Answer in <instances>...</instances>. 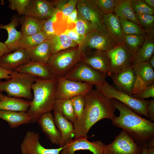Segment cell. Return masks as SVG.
Instances as JSON below:
<instances>
[{
    "label": "cell",
    "mask_w": 154,
    "mask_h": 154,
    "mask_svg": "<svg viewBox=\"0 0 154 154\" xmlns=\"http://www.w3.org/2000/svg\"><path fill=\"white\" fill-rule=\"evenodd\" d=\"M118 17L123 33L127 34L139 35L145 37V30L141 26L122 17Z\"/></svg>",
    "instance_id": "8d00e7d4"
},
{
    "label": "cell",
    "mask_w": 154,
    "mask_h": 154,
    "mask_svg": "<svg viewBox=\"0 0 154 154\" xmlns=\"http://www.w3.org/2000/svg\"><path fill=\"white\" fill-rule=\"evenodd\" d=\"M31 75L13 71L11 78L5 81H0V92H5L8 96L33 100L32 87L36 78Z\"/></svg>",
    "instance_id": "277c9868"
},
{
    "label": "cell",
    "mask_w": 154,
    "mask_h": 154,
    "mask_svg": "<svg viewBox=\"0 0 154 154\" xmlns=\"http://www.w3.org/2000/svg\"><path fill=\"white\" fill-rule=\"evenodd\" d=\"M5 95L0 92V100H1L3 97Z\"/></svg>",
    "instance_id": "11a10c76"
},
{
    "label": "cell",
    "mask_w": 154,
    "mask_h": 154,
    "mask_svg": "<svg viewBox=\"0 0 154 154\" xmlns=\"http://www.w3.org/2000/svg\"><path fill=\"white\" fill-rule=\"evenodd\" d=\"M69 140L60 154H74L80 150H88L93 154H102L105 144L100 140L90 142L87 137H79Z\"/></svg>",
    "instance_id": "4fadbf2b"
},
{
    "label": "cell",
    "mask_w": 154,
    "mask_h": 154,
    "mask_svg": "<svg viewBox=\"0 0 154 154\" xmlns=\"http://www.w3.org/2000/svg\"><path fill=\"white\" fill-rule=\"evenodd\" d=\"M85 104L80 117L73 123L74 137H87L92 127L104 119H112L116 116L115 107L111 99L102 94L96 89L85 95Z\"/></svg>",
    "instance_id": "6da1fadb"
},
{
    "label": "cell",
    "mask_w": 154,
    "mask_h": 154,
    "mask_svg": "<svg viewBox=\"0 0 154 154\" xmlns=\"http://www.w3.org/2000/svg\"><path fill=\"white\" fill-rule=\"evenodd\" d=\"M149 64L153 68H154V54L151 57L148 61Z\"/></svg>",
    "instance_id": "db71d44e"
},
{
    "label": "cell",
    "mask_w": 154,
    "mask_h": 154,
    "mask_svg": "<svg viewBox=\"0 0 154 154\" xmlns=\"http://www.w3.org/2000/svg\"><path fill=\"white\" fill-rule=\"evenodd\" d=\"M37 122L43 132L51 142L53 144L58 145L60 139V134L51 112L43 114L38 119Z\"/></svg>",
    "instance_id": "44dd1931"
},
{
    "label": "cell",
    "mask_w": 154,
    "mask_h": 154,
    "mask_svg": "<svg viewBox=\"0 0 154 154\" xmlns=\"http://www.w3.org/2000/svg\"><path fill=\"white\" fill-rule=\"evenodd\" d=\"M47 39V37L42 31L30 36L22 37L20 42V48L25 50L30 48Z\"/></svg>",
    "instance_id": "e575fe53"
},
{
    "label": "cell",
    "mask_w": 154,
    "mask_h": 154,
    "mask_svg": "<svg viewBox=\"0 0 154 154\" xmlns=\"http://www.w3.org/2000/svg\"><path fill=\"white\" fill-rule=\"evenodd\" d=\"M103 23L107 33L117 44L123 42V32L118 17L114 13L104 15Z\"/></svg>",
    "instance_id": "cb8c5ba5"
},
{
    "label": "cell",
    "mask_w": 154,
    "mask_h": 154,
    "mask_svg": "<svg viewBox=\"0 0 154 154\" xmlns=\"http://www.w3.org/2000/svg\"><path fill=\"white\" fill-rule=\"evenodd\" d=\"M31 101L4 96L0 100V110L26 112Z\"/></svg>",
    "instance_id": "83f0119b"
},
{
    "label": "cell",
    "mask_w": 154,
    "mask_h": 154,
    "mask_svg": "<svg viewBox=\"0 0 154 154\" xmlns=\"http://www.w3.org/2000/svg\"><path fill=\"white\" fill-rule=\"evenodd\" d=\"M82 52L78 46L52 54L46 64L53 77H63L81 61Z\"/></svg>",
    "instance_id": "5b68a950"
},
{
    "label": "cell",
    "mask_w": 154,
    "mask_h": 154,
    "mask_svg": "<svg viewBox=\"0 0 154 154\" xmlns=\"http://www.w3.org/2000/svg\"><path fill=\"white\" fill-rule=\"evenodd\" d=\"M15 71L43 79H48L53 77L46 64L32 60Z\"/></svg>",
    "instance_id": "603a6c76"
},
{
    "label": "cell",
    "mask_w": 154,
    "mask_h": 154,
    "mask_svg": "<svg viewBox=\"0 0 154 154\" xmlns=\"http://www.w3.org/2000/svg\"><path fill=\"white\" fill-rule=\"evenodd\" d=\"M132 67L136 77L133 94L153 83V68L148 61L134 63Z\"/></svg>",
    "instance_id": "e0dca14e"
},
{
    "label": "cell",
    "mask_w": 154,
    "mask_h": 154,
    "mask_svg": "<svg viewBox=\"0 0 154 154\" xmlns=\"http://www.w3.org/2000/svg\"><path fill=\"white\" fill-rule=\"evenodd\" d=\"M139 24L144 29L154 28V15L135 13Z\"/></svg>",
    "instance_id": "b9f144b4"
},
{
    "label": "cell",
    "mask_w": 154,
    "mask_h": 154,
    "mask_svg": "<svg viewBox=\"0 0 154 154\" xmlns=\"http://www.w3.org/2000/svg\"><path fill=\"white\" fill-rule=\"evenodd\" d=\"M52 110L58 111L73 124L77 120L71 99H55Z\"/></svg>",
    "instance_id": "4dcf8cb0"
},
{
    "label": "cell",
    "mask_w": 154,
    "mask_h": 154,
    "mask_svg": "<svg viewBox=\"0 0 154 154\" xmlns=\"http://www.w3.org/2000/svg\"><path fill=\"white\" fill-rule=\"evenodd\" d=\"M131 1L120 0L113 12L118 17H122L140 25L131 7Z\"/></svg>",
    "instance_id": "1f68e13d"
},
{
    "label": "cell",
    "mask_w": 154,
    "mask_h": 154,
    "mask_svg": "<svg viewBox=\"0 0 154 154\" xmlns=\"http://www.w3.org/2000/svg\"><path fill=\"white\" fill-rule=\"evenodd\" d=\"M142 151L141 154H147V143L143 144L142 146Z\"/></svg>",
    "instance_id": "f5cc1de1"
},
{
    "label": "cell",
    "mask_w": 154,
    "mask_h": 154,
    "mask_svg": "<svg viewBox=\"0 0 154 154\" xmlns=\"http://www.w3.org/2000/svg\"><path fill=\"white\" fill-rule=\"evenodd\" d=\"M117 45L108 34L96 31L87 35L78 47L82 52L90 49L107 52Z\"/></svg>",
    "instance_id": "7c38bea8"
},
{
    "label": "cell",
    "mask_w": 154,
    "mask_h": 154,
    "mask_svg": "<svg viewBox=\"0 0 154 154\" xmlns=\"http://www.w3.org/2000/svg\"><path fill=\"white\" fill-rule=\"evenodd\" d=\"M57 78L55 99H71L75 96L86 95L93 90V85L86 83L67 79Z\"/></svg>",
    "instance_id": "ba28073f"
},
{
    "label": "cell",
    "mask_w": 154,
    "mask_h": 154,
    "mask_svg": "<svg viewBox=\"0 0 154 154\" xmlns=\"http://www.w3.org/2000/svg\"><path fill=\"white\" fill-rule=\"evenodd\" d=\"M104 15L113 13L120 0H92Z\"/></svg>",
    "instance_id": "74e56055"
},
{
    "label": "cell",
    "mask_w": 154,
    "mask_h": 154,
    "mask_svg": "<svg viewBox=\"0 0 154 154\" xmlns=\"http://www.w3.org/2000/svg\"><path fill=\"white\" fill-rule=\"evenodd\" d=\"M142 151V146L122 130L112 143L105 145L102 154H141Z\"/></svg>",
    "instance_id": "9c48e42d"
},
{
    "label": "cell",
    "mask_w": 154,
    "mask_h": 154,
    "mask_svg": "<svg viewBox=\"0 0 154 154\" xmlns=\"http://www.w3.org/2000/svg\"><path fill=\"white\" fill-rule=\"evenodd\" d=\"M9 50L4 43L0 41V57L6 54L9 53Z\"/></svg>",
    "instance_id": "681fc988"
},
{
    "label": "cell",
    "mask_w": 154,
    "mask_h": 154,
    "mask_svg": "<svg viewBox=\"0 0 154 154\" xmlns=\"http://www.w3.org/2000/svg\"><path fill=\"white\" fill-rule=\"evenodd\" d=\"M64 33L66 34L74 42L80 46L83 41L84 38L80 36L75 28L67 29Z\"/></svg>",
    "instance_id": "f6af8a7d"
},
{
    "label": "cell",
    "mask_w": 154,
    "mask_h": 154,
    "mask_svg": "<svg viewBox=\"0 0 154 154\" xmlns=\"http://www.w3.org/2000/svg\"><path fill=\"white\" fill-rule=\"evenodd\" d=\"M131 5L135 13L153 15L154 9L146 5L142 0H132Z\"/></svg>",
    "instance_id": "f35d334b"
},
{
    "label": "cell",
    "mask_w": 154,
    "mask_h": 154,
    "mask_svg": "<svg viewBox=\"0 0 154 154\" xmlns=\"http://www.w3.org/2000/svg\"><path fill=\"white\" fill-rule=\"evenodd\" d=\"M76 8L78 13L94 25L98 31L107 34L103 23L104 15L92 0H78Z\"/></svg>",
    "instance_id": "8fae6325"
},
{
    "label": "cell",
    "mask_w": 154,
    "mask_h": 154,
    "mask_svg": "<svg viewBox=\"0 0 154 154\" xmlns=\"http://www.w3.org/2000/svg\"><path fill=\"white\" fill-rule=\"evenodd\" d=\"M74 28L77 32L84 38L88 34L97 31L96 27L94 25L83 18L78 13L75 23Z\"/></svg>",
    "instance_id": "d590c367"
},
{
    "label": "cell",
    "mask_w": 154,
    "mask_h": 154,
    "mask_svg": "<svg viewBox=\"0 0 154 154\" xmlns=\"http://www.w3.org/2000/svg\"><path fill=\"white\" fill-rule=\"evenodd\" d=\"M29 0H9V8L16 11L20 15H24Z\"/></svg>",
    "instance_id": "7bdbcfd3"
},
{
    "label": "cell",
    "mask_w": 154,
    "mask_h": 154,
    "mask_svg": "<svg viewBox=\"0 0 154 154\" xmlns=\"http://www.w3.org/2000/svg\"><path fill=\"white\" fill-rule=\"evenodd\" d=\"M58 12L59 11L57 10L53 15L44 21L42 31L48 38L56 35L54 26Z\"/></svg>",
    "instance_id": "60d3db41"
},
{
    "label": "cell",
    "mask_w": 154,
    "mask_h": 154,
    "mask_svg": "<svg viewBox=\"0 0 154 154\" xmlns=\"http://www.w3.org/2000/svg\"><path fill=\"white\" fill-rule=\"evenodd\" d=\"M142 1L149 7L151 8L154 9V0H142Z\"/></svg>",
    "instance_id": "f907efd6"
},
{
    "label": "cell",
    "mask_w": 154,
    "mask_h": 154,
    "mask_svg": "<svg viewBox=\"0 0 154 154\" xmlns=\"http://www.w3.org/2000/svg\"><path fill=\"white\" fill-rule=\"evenodd\" d=\"M57 78H37L32 89L33 95L30 106L26 112L31 123L37 122L43 114L53 110L55 100Z\"/></svg>",
    "instance_id": "3957f363"
},
{
    "label": "cell",
    "mask_w": 154,
    "mask_h": 154,
    "mask_svg": "<svg viewBox=\"0 0 154 154\" xmlns=\"http://www.w3.org/2000/svg\"><path fill=\"white\" fill-rule=\"evenodd\" d=\"M57 10L62 13L63 19L66 21L68 16L76 8L78 0L50 1Z\"/></svg>",
    "instance_id": "836d02e7"
},
{
    "label": "cell",
    "mask_w": 154,
    "mask_h": 154,
    "mask_svg": "<svg viewBox=\"0 0 154 154\" xmlns=\"http://www.w3.org/2000/svg\"><path fill=\"white\" fill-rule=\"evenodd\" d=\"M31 60L26 50L20 48L0 57V67L12 71Z\"/></svg>",
    "instance_id": "d6986e66"
},
{
    "label": "cell",
    "mask_w": 154,
    "mask_h": 154,
    "mask_svg": "<svg viewBox=\"0 0 154 154\" xmlns=\"http://www.w3.org/2000/svg\"><path fill=\"white\" fill-rule=\"evenodd\" d=\"M107 74L112 78L119 90L132 96L136 77L132 66L123 68Z\"/></svg>",
    "instance_id": "9a60e30c"
},
{
    "label": "cell",
    "mask_w": 154,
    "mask_h": 154,
    "mask_svg": "<svg viewBox=\"0 0 154 154\" xmlns=\"http://www.w3.org/2000/svg\"><path fill=\"white\" fill-rule=\"evenodd\" d=\"M63 77L94 86L100 84L106 80L105 74L92 68L81 60Z\"/></svg>",
    "instance_id": "52a82bcc"
},
{
    "label": "cell",
    "mask_w": 154,
    "mask_h": 154,
    "mask_svg": "<svg viewBox=\"0 0 154 154\" xmlns=\"http://www.w3.org/2000/svg\"><path fill=\"white\" fill-rule=\"evenodd\" d=\"M50 45L52 54L78 45L66 34L55 35L48 38Z\"/></svg>",
    "instance_id": "f546056e"
},
{
    "label": "cell",
    "mask_w": 154,
    "mask_h": 154,
    "mask_svg": "<svg viewBox=\"0 0 154 154\" xmlns=\"http://www.w3.org/2000/svg\"><path fill=\"white\" fill-rule=\"evenodd\" d=\"M0 118L7 121L12 129L31 123L30 118L25 112L0 110Z\"/></svg>",
    "instance_id": "484cf974"
},
{
    "label": "cell",
    "mask_w": 154,
    "mask_h": 154,
    "mask_svg": "<svg viewBox=\"0 0 154 154\" xmlns=\"http://www.w3.org/2000/svg\"><path fill=\"white\" fill-rule=\"evenodd\" d=\"M39 140L38 133L27 131L21 144L22 154H60L63 147L46 148L41 144Z\"/></svg>",
    "instance_id": "5bb4252c"
},
{
    "label": "cell",
    "mask_w": 154,
    "mask_h": 154,
    "mask_svg": "<svg viewBox=\"0 0 154 154\" xmlns=\"http://www.w3.org/2000/svg\"><path fill=\"white\" fill-rule=\"evenodd\" d=\"M96 89L106 97L116 100L138 114L148 117L147 108L149 100H140L114 88L106 80L102 84L95 86Z\"/></svg>",
    "instance_id": "8992f818"
},
{
    "label": "cell",
    "mask_w": 154,
    "mask_h": 154,
    "mask_svg": "<svg viewBox=\"0 0 154 154\" xmlns=\"http://www.w3.org/2000/svg\"><path fill=\"white\" fill-rule=\"evenodd\" d=\"M19 21L18 18L15 17L11 19L10 23L7 25L0 24V29H5L7 32V38L4 43L10 52L20 48V42L22 34L21 31H18L16 29Z\"/></svg>",
    "instance_id": "7402d4cb"
},
{
    "label": "cell",
    "mask_w": 154,
    "mask_h": 154,
    "mask_svg": "<svg viewBox=\"0 0 154 154\" xmlns=\"http://www.w3.org/2000/svg\"><path fill=\"white\" fill-rule=\"evenodd\" d=\"M31 60L46 64L52 55L49 40L45 41L33 48L25 50Z\"/></svg>",
    "instance_id": "4316f807"
},
{
    "label": "cell",
    "mask_w": 154,
    "mask_h": 154,
    "mask_svg": "<svg viewBox=\"0 0 154 154\" xmlns=\"http://www.w3.org/2000/svg\"><path fill=\"white\" fill-rule=\"evenodd\" d=\"M81 60L105 74L109 69L110 61L106 51L94 49L85 50L82 52Z\"/></svg>",
    "instance_id": "2e32d148"
},
{
    "label": "cell",
    "mask_w": 154,
    "mask_h": 154,
    "mask_svg": "<svg viewBox=\"0 0 154 154\" xmlns=\"http://www.w3.org/2000/svg\"><path fill=\"white\" fill-rule=\"evenodd\" d=\"M12 72L0 67V79H9L11 78V74Z\"/></svg>",
    "instance_id": "c3c4849f"
},
{
    "label": "cell",
    "mask_w": 154,
    "mask_h": 154,
    "mask_svg": "<svg viewBox=\"0 0 154 154\" xmlns=\"http://www.w3.org/2000/svg\"><path fill=\"white\" fill-rule=\"evenodd\" d=\"M119 116L111 119L113 124L122 129L139 145L154 138V123L140 116L119 101L111 99Z\"/></svg>",
    "instance_id": "7a4b0ae2"
},
{
    "label": "cell",
    "mask_w": 154,
    "mask_h": 154,
    "mask_svg": "<svg viewBox=\"0 0 154 154\" xmlns=\"http://www.w3.org/2000/svg\"><path fill=\"white\" fill-rule=\"evenodd\" d=\"M145 36L139 35L127 34L123 33L122 42L134 55L143 43Z\"/></svg>",
    "instance_id": "d6a6232c"
},
{
    "label": "cell",
    "mask_w": 154,
    "mask_h": 154,
    "mask_svg": "<svg viewBox=\"0 0 154 154\" xmlns=\"http://www.w3.org/2000/svg\"><path fill=\"white\" fill-rule=\"evenodd\" d=\"M147 112L148 118L151 121H154V100H149L147 108Z\"/></svg>",
    "instance_id": "7dc6e473"
},
{
    "label": "cell",
    "mask_w": 154,
    "mask_h": 154,
    "mask_svg": "<svg viewBox=\"0 0 154 154\" xmlns=\"http://www.w3.org/2000/svg\"><path fill=\"white\" fill-rule=\"evenodd\" d=\"M107 52L110 61L107 73L132 66L133 64L134 55L123 42Z\"/></svg>",
    "instance_id": "30bf717a"
},
{
    "label": "cell",
    "mask_w": 154,
    "mask_h": 154,
    "mask_svg": "<svg viewBox=\"0 0 154 154\" xmlns=\"http://www.w3.org/2000/svg\"><path fill=\"white\" fill-rule=\"evenodd\" d=\"M57 11L50 1L29 0L24 15L45 20L53 15Z\"/></svg>",
    "instance_id": "ac0fdd59"
},
{
    "label": "cell",
    "mask_w": 154,
    "mask_h": 154,
    "mask_svg": "<svg viewBox=\"0 0 154 154\" xmlns=\"http://www.w3.org/2000/svg\"><path fill=\"white\" fill-rule=\"evenodd\" d=\"M154 36L146 34L143 43L134 55V63L148 61L154 54Z\"/></svg>",
    "instance_id": "f1b7e54d"
},
{
    "label": "cell",
    "mask_w": 154,
    "mask_h": 154,
    "mask_svg": "<svg viewBox=\"0 0 154 154\" xmlns=\"http://www.w3.org/2000/svg\"><path fill=\"white\" fill-rule=\"evenodd\" d=\"M71 99L77 119L80 117L84 111L85 104V95L77 96Z\"/></svg>",
    "instance_id": "ab89813d"
},
{
    "label": "cell",
    "mask_w": 154,
    "mask_h": 154,
    "mask_svg": "<svg viewBox=\"0 0 154 154\" xmlns=\"http://www.w3.org/2000/svg\"><path fill=\"white\" fill-rule=\"evenodd\" d=\"M78 14V11L76 8L67 17L66 19L67 29L74 28L75 23L77 19Z\"/></svg>",
    "instance_id": "bcb514c9"
},
{
    "label": "cell",
    "mask_w": 154,
    "mask_h": 154,
    "mask_svg": "<svg viewBox=\"0 0 154 154\" xmlns=\"http://www.w3.org/2000/svg\"><path fill=\"white\" fill-rule=\"evenodd\" d=\"M53 110L55 123L60 135L58 145L59 147H63L69 140L74 137V124L59 112Z\"/></svg>",
    "instance_id": "ffe728a7"
},
{
    "label": "cell",
    "mask_w": 154,
    "mask_h": 154,
    "mask_svg": "<svg viewBox=\"0 0 154 154\" xmlns=\"http://www.w3.org/2000/svg\"><path fill=\"white\" fill-rule=\"evenodd\" d=\"M20 21L22 37H27L42 31L45 20L23 15L21 17Z\"/></svg>",
    "instance_id": "d4e9b609"
},
{
    "label": "cell",
    "mask_w": 154,
    "mask_h": 154,
    "mask_svg": "<svg viewBox=\"0 0 154 154\" xmlns=\"http://www.w3.org/2000/svg\"><path fill=\"white\" fill-rule=\"evenodd\" d=\"M132 96L140 100L150 97L154 98V84L145 86L133 94Z\"/></svg>",
    "instance_id": "ee69618b"
},
{
    "label": "cell",
    "mask_w": 154,
    "mask_h": 154,
    "mask_svg": "<svg viewBox=\"0 0 154 154\" xmlns=\"http://www.w3.org/2000/svg\"></svg>",
    "instance_id": "9f6ffc18"
},
{
    "label": "cell",
    "mask_w": 154,
    "mask_h": 154,
    "mask_svg": "<svg viewBox=\"0 0 154 154\" xmlns=\"http://www.w3.org/2000/svg\"><path fill=\"white\" fill-rule=\"evenodd\" d=\"M147 154H154V147H147Z\"/></svg>",
    "instance_id": "816d5d0a"
}]
</instances>
